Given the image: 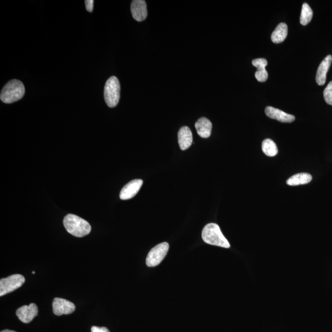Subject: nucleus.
I'll return each instance as SVG.
<instances>
[{"label":"nucleus","mask_w":332,"mask_h":332,"mask_svg":"<svg viewBox=\"0 0 332 332\" xmlns=\"http://www.w3.org/2000/svg\"><path fill=\"white\" fill-rule=\"evenodd\" d=\"M75 305L70 301L61 298L54 299L53 310L56 316L70 315L75 311Z\"/></svg>","instance_id":"nucleus-7"},{"label":"nucleus","mask_w":332,"mask_h":332,"mask_svg":"<svg viewBox=\"0 0 332 332\" xmlns=\"http://www.w3.org/2000/svg\"><path fill=\"white\" fill-rule=\"evenodd\" d=\"M288 27L285 23H280L273 32L272 40L274 43H280L283 42L287 37Z\"/></svg>","instance_id":"nucleus-16"},{"label":"nucleus","mask_w":332,"mask_h":332,"mask_svg":"<svg viewBox=\"0 0 332 332\" xmlns=\"http://www.w3.org/2000/svg\"><path fill=\"white\" fill-rule=\"evenodd\" d=\"M131 10L133 18L138 22L144 21L147 17L146 1L144 0H134L132 1Z\"/></svg>","instance_id":"nucleus-10"},{"label":"nucleus","mask_w":332,"mask_h":332,"mask_svg":"<svg viewBox=\"0 0 332 332\" xmlns=\"http://www.w3.org/2000/svg\"><path fill=\"white\" fill-rule=\"evenodd\" d=\"M202 238L206 243L223 248H229L228 240L224 236L218 224L209 223L204 227L202 231Z\"/></svg>","instance_id":"nucleus-2"},{"label":"nucleus","mask_w":332,"mask_h":332,"mask_svg":"<svg viewBox=\"0 0 332 332\" xmlns=\"http://www.w3.org/2000/svg\"><path fill=\"white\" fill-rule=\"evenodd\" d=\"M143 180L140 179L133 180L126 184L120 192V199L122 200H128L134 198L141 188Z\"/></svg>","instance_id":"nucleus-9"},{"label":"nucleus","mask_w":332,"mask_h":332,"mask_svg":"<svg viewBox=\"0 0 332 332\" xmlns=\"http://www.w3.org/2000/svg\"><path fill=\"white\" fill-rule=\"evenodd\" d=\"M195 127L198 134L202 138H208L211 136L213 124L206 117H201L196 122Z\"/></svg>","instance_id":"nucleus-15"},{"label":"nucleus","mask_w":332,"mask_h":332,"mask_svg":"<svg viewBox=\"0 0 332 332\" xmlns=\"http://www.w3.org/2000/svg\"><path fill=\"white\" fill-rule=\"evenodd\" d=\"M312 176L308 173H299L293 175L287 180V184L290 186L305 185L312 180Z\"/></svg>","instance_id":"nucleus-17"},{"label":"nucleus","mask_w":332,"mask_h":332,"mask_svg":"<svg viewBox=\"0 0 332 332\" xmlns=\"http://www.w3.org/2000/svg\"><path fill=\"white\" fill-rule=\"evenodd\" d=\"M85 4L87 11L89 12H93L94 8L93 0H86V1H85Z\"/></svg>","instance_id":"nucleus-21"},{"label":"nucleus","mask_w":332,"mask_h":332,"mask_svg":"<svg viewBox=\"0 0 332 332\" xmlns=\"http://www.w3.org/2000/svg\"><path fill=\"white\" fill-rule=\"evenodd\" d=\"M168 249H169V244L165 242L151 249L146 259V264L148 267H155L160 265L167 255Z\"/></svg>","instance_id":"nucleus-5"},{"label":"nucleus","mask_w":332,"mask_h":332,"mask_svg":"<svg viewBox=\"0 0 332 332\" xmlns=\"http://www.w3.org/2000/svg\"><path fill=\"white\" fill-rule=\"evenodd\" d=\"M38 309L35 303L30 304L29 306L24 305L17 309L16 315L20 321L25 324L30 323L38 315Z\"/></svg>","instance_id":"nucleus-8"},{"label":"nucleus","mask_w":332,"mask_h":332,"mask_svg":"<svg viewBox=\"0 0 332 332\" xmlns=\"http://www.w3.org/2000/svg\"><path fill=\"white\" fill-rule=\"evenodd\" d=\"M120 86L119 81L116 76H111L107 81L104 88V98L107 106L111 108L115 107L119 101Z\"/></svg>","instance_id":"nucleus-4"},{"label":"nucleus","mask_w":332,"mask_h":332,"mask_svg":"<svg viewBox=\"0 0 332 332\" xmlns=\"http://www.w3.org/2000/svg\"><path fill=\"white\" fill-rule=\"evenodd\" d=\"M313 16V10L311 9L308 3L305 2L302 6L300 15V24L303 25H306L311 22Z\"/></svg>","instance_id":"nucleus-19"},{"label":"nucleus","mask_w":332,"mask_h":332,"mask_svg":"<svg viewBox=\"0 0 332 332\" xmlns=\"http://www.w3.org/2000/svg\"><path fill=\"white\" fill-rule=\"evenodd\" d=\"M25 87L21 81L13 80L4 86L0 94V99L5 104H12L19 101L24 96Z\"/></svg>","instance_id":"nucleus-3"},{"label":"nucleus","mask_w":332,"mask_h":332,"mask_svg":"<svg viewBox=\"0 0 332 332\" xmlns=\"http://www.w3.org/2000/svg\"><path fill=\"white\" fill-rule=\"evenodd\" d=\"M63 225L66 231L73 236L82 237L90 233L91 224L81 217L68 214L63 219Z\"/></svg>","instance_id":"nucleus-1"},{"label":"nucleus","mask_w":332,"mask_h":332,"mask_svg":"<svg viewBox=\"0 0 332 332\" xmlns=\"http://www.w3.org/2000/svg\"><path fill=\"white\" fill-rule=\"evenodd\" d=\"M263 152L268 157H275L277 154L278 149L277 144L272 139H267L262 143Z\"/></svg>","instance_id":"nucleus-18"},{"label":"nucleus","mask_w":332,"mask_h":332,"mask_svg":"<svg viewBox=\"0 0 332 332\" xmlns=\"http://www.w3.org/2000/svg\"><path fill=\"white\" fill-rule=\"evenodd\" d=\"M265 113L270 118L277 120L282 122H292L295 121V117L292 114H288L279 109L272 107H267L265 109Z\"/></svg>","instance_id":"nucleus-11"},{"label":"nucleus","mask_w":332,"mask_h":332,"mask_svg":"<svg viewBox=\"0 0 332 332\" xmlns=\"http://www.w3.org/2000/svg\"><path fill=\"white\" fill-rule=\"evenodd\" d=\"M252 65L257 68L255 74V78L259 82H265L267 80L268 74L265 67L268 65L267 59L264 58H256L252 60Z\"/></svg>","instance_id":"nucleus-14"},{"label":"nucleus","mask_w":332,"mask_h":332,"mask_svg":"<svg viewBox=\"0 0 332 332\" xmlns=\"http://www.w3.org/2000/svg\"><path fill=\"white\" fill-rule=\"evenodd\" d=\"M332 62V56L329 55L319 65L316 76V83L318 85L323 86L326 83L327 73L328 72L329 69L330 68Z\"/></svg>","instance_id":"nucleus-12"},{"label":"nucleus","mask_w":332,"mask_h":332,"mask_svg":"<svg viewBox=\"0 0 332 332\" xmlns=\"http://www.w3.org/2000/svg\"><path fill=\"white\" fill-rule=\"evenodd\" d=\"M91 332H110L108 329L107 328H99V327L93 326L91 328Z\"/></svg>","instance_id":"nucleus-22"},{"label":"nucleus","mask_w":332,"mask_h":332,"mask_svg":"<svg viewBox=\"0 0 332 332\" xmlns=\"http://www.w3.org/2000/svg\"><path fill=\"white\" fill-rule=\"evenodd\" d=\"M178 140L181 150H186L191 147L193 143V135L188 127H181L178 133Z\"/></svg>","instance_id":"nucleus-13"},{"label":"nucleus","mask_w":332,"mask_h":332,"mask_svg":"<svg viewBox=\"0 0 332 332\" xmlns=\"http://www.w3.org/2000/svg\"><path fill=\"white\" fill-rule=\"evenodd\" d=\"M324 98L327 104L332 106V81L328 84L324 91Z\"/></svg>","instance_id":"nucleus-20"},{"label":"nucleus","mask_w":332,"mask_h":332,"mask_svg":"<svg viewBox=\"0 0 332 332\" xmlns=\"http://www.w3.org/2000/svg\"><path fill=\"white\" fill-rule=\"evenodd\" d=\"M25 281L21 275H13L0 280V296L2 297L22 287Z\"/></svg>","instance_id":"nucleus-6"},{"label":"nucleus","mask_w":332,"mask_h":332,"mask_svg":"<svg viewBox=\"0 0 332 332\" xmlns=\"http://www.w3.org/2000/svg\"><path fill=\"white\" fill-rule=\"evenodd\" d=\"M1 332H16L13 331H10V330H4L2 331Z\"/></svg>","instance_id":"nucleus-23"}]
</instances>
